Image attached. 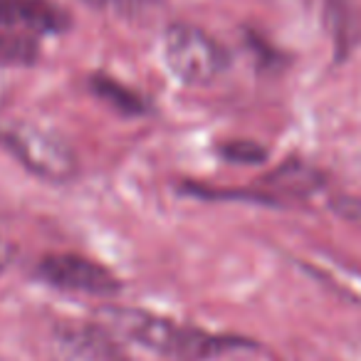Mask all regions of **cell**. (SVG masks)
<instances>
[{
    "instance_id": "6da1fadb",
    "label": "cell",
    "mask_w": 361,
    "mask_h": 361,
    "mask_svg": "<svg viewBox=\"0 0 361 361\" xmlns=\"http://www.w3.org/2000/svg\"><path fill=\"white\" fill-rule=\"evenodd\" d=\"M97 317H99V324H104L111 334L178 361H208L228 351L255 346V341H250L247 336L213 334L191 324H178L171 317L154 314L139 307L106 305L97 312Z\"/></svg>"
},
{
    "instance_id": "7a4b0ae2",
    "label": "cell",
    "mask_w": 361,
    "mask_h": 361,
    "mask_svg": "<svg viewBox=\"0 0 361 361\" xmlns=\"http://www.w3.org/2000/svg\"><path fill=\"white\" fill-rule=\"evenodd\" d=\"M0 149L47 183H70L80 171L75 149L57 131L30 121L0 124Z\"/></svg>"
},
{
    "instance_id": "3957f363",
    "label": "cell",
    "mask_w": 361,
    "mask_h": 361,
    "mask_svg": "<svg viewBox=\"0 0 361 361\" xmlns=\"http://www.w3.org/2000/svg\"><path fill=\"white\" fill-rule=\"evenodd\" d=\"M169 72L183 85L203 87L223 75L228 55L213 35L191 23H171L161 40Z\"/></svg>"
},
{
    "instance_id": "277c9868",
    "label": "cell",
    "mask_w": 361,
    "mask_h": 361,
    "mask_svg": "<svg viewBox=\"0 0 361 361\" xmlns=\"http://www.w3.org/2000/svg\"><path fill=\"white\" fill-rule=\"evenodd\" d=\"M35 277L45 285L77 295L111 297L121 290V280L92 257L77 252H50L35 265Z\"/></svg>"
},
{
    "instance_id": "5b68a950",
    "label": "cell",
    "mask_w": 361,
    "mask_h": 361,
    "mask_svg": "<svg viewBox=\"0 0 361 361\" xmlns=\"http://www.w3.org/2000/svg\"><path fill=\"white\" fill-rule=\"evenodd\" d=\"M70 27L72 16L55 0H0V30L42 37Z\"/></svg>"
},
{
    "instance_id": "8992f818",
    "label": "cell",
    "mask_w": 361,
    "mask_h": 361,
    "mask_svg": "<svg viewBox=\"0 0 361 361\" xmlns=\"http://www.w3.org/2000/svg\"><path fill=\"white\" fill-rule=\"evenodd\" d=\"M57 341L77 361H129L126 351L99 322L87 324H65L57 329Z\"/></svg>"
},
{
    "instance_id": "52a82bcc",
    "label": "cell",
    "mask_w": 361,
    "mask_h": 361,
    "mask_svg": "<svg viewBox=\"0 0 361 361\" xmlns=\"http://www.w3.org/2000/svg\"><path fill=\"white\" fill-rule=\"evenodd\" d=\"M265 188L270 193L267 196L272 201L277 198H305L310 193L319 191L324 186V173L314 166L305 164V161H290V164L277 166L272 173H267L262 178Z\"/></svg>"
},
{
    "instance_id": "ba28073f",
    "label": "cell",
    "mask_w": 361,
    "mask_h": 361,
    "mask_svg": "<svg viewBox=\"0 0 361 361\" xmlns=\"http://www.w3.org/2000/svg\"><path fill=\"white\" fill-rule=\"evenodd\" d=\"M90 90L97 99H102L104 104H109L111 109L121 111V114H126V116H141L149 111V99H146V97H141L136 90L121 85L119 80H114V77H109V75H102V72L92 75Z\"/></svg>"
},
{
    "instance_id": "9c48e42d",
    "label": "cell",
    "mask_w": 361,
    "mask_h": 361,
    "mask_svg": "<svg viewBox=\"0 0 361 361\" xmlns=\"http://www.w3.org/2000/svg\"><path fill=\"white\" fill-rule=\"evenodd\" d=\"M40 60V37L0 30V67H30Z\"/></svg>"
},
{
    "instance_id": "30bf717a",
    "label": "cell",
    "mask_w": 361,
    "mask_h": 361,
    "mask_svg": "<svg viewBox=\"0 0 361 361\" xmlns=\"http://www.w3.org/2000/svg\"><path fill=\"white\" fill-rule=\"evenodd\" d=\"M218 156L228 164H262L267 159V149L252 139H228L218 144Z\"/></svg>"
},
{
    "instance_id": "8fae6325",
    "label": "cell",
    "mask_w": 361,
    "mask_h": 361,
    "mask_svg": "<svg viewBox=\"0 0 361 361\" xmlns=\"http://www.w3.org/2000/svg\"><path fill=\"white\" fill-rule=\"evenodd\" d=\"M92 6H99L104 11L114 13L126 20H141L149 18L159 8V0H90Z\"/></svg>"
},
{
    "instance_id": "7c38bea8",
    "label": "cell",
    "mask_w": 361,
    "mask_h": 361,
    "mask_svg": "<svg viewBox=\"0 0 361 361\" xmlns=\"http://www.w3.org/2000/svg\"><path fill=\"white\" fill-rule=\"evenodd\" d=\"M329 206L341 221L361 228V198L359 196H334Z\"/></svg>"
},
{
    "instance_id": "4fadbf2b",
    "label": "cell",
    "mask_w": 361,
    "mask_h": 361,
    "mask_svg": "<svg viewBox=\"0 0 361 361\" xmlns=\"http://www.w3.org/2000/svg\"><path fill=\"white\" fill-rule=\"evenodd\" d=\"M13 257H16V243L8 238V233L0 228V275L11 267Z\"/></svg>"
},
{
    "instance_id": "5bb4252c",
    "label": "cell",
    "mask_w": 361,
    "mask_h": 361,
    "mask_svg": "<svg viewBox=\"0 0 361 361\" xmlns=\"http://www.w3.org/2000/svg\"><path fill=\"white\" fill-rule=\"evenodd\" d=\"M6 97H8V85H6V80L0 77V106L6 104Z\"/></svg>"
}]
</instances>
